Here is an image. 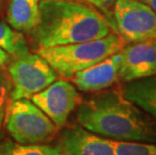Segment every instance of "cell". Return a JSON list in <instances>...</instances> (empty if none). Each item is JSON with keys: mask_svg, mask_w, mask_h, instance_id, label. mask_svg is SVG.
<instances>
[{"mask_svg": "<svg viewBox=\"0 0 156 155\" xmlns=\"http://www.w3.org/2000/svg\"><path fill=\"white\" fill-rule=\"evenodd\" d=\"M0 48L14 57L28 51L23 35L2 22H0Z\"/></svg>", "mask_w": 156, "mask_h": 155, "instance_id": "obj_14", "label": "cell"}, {"mask_svg": "<svg viewBox=\"0 0 156 155\" xmlns=\"http://www.w3.org/2000/svg\"><path fill=\"white\" fill-rule=\"evenodd\" d=\"M62 155H115V141L100 136L82 126L66 129L61 141Z\"/></svg>", "mask_w": 156, "mask_h": 155, "instance_id": "obj_9", "label": "cell"}, {"mask_svg": "<svg viewBox=\"0 0 156 155\" xmlns=\"http://www.w3.org/2000/svg\"><path fill=\"white\" fill-rule=\"evenodd\" d=\"M30 99L58 128L65 126L82 101L77 88L66 80L55 81Z\"/></svg>", "mask_w": 156, "mask_h": 155, "instance_id": "obj_7", "label": "cell"}, {"mask_svg": "<svg viewBox=\"0 0 156 155\" xmlns=\"http://www.w3.org/2000/svg\"><path fill=\"white\" fill-rule=\"evenodd\" d=\"M113 16L126 42L156 41V13L139 0H115Z\"/></svg>", "mask_w": 156, "mask_h": 155, "instance_id": "obj_6", "label": "cell"}, {"mask_svg": "<svg viewBox=\"0 0 156 155\" xmlns=\"http://www.w3.org/2000/svg\"><path fill=\"white\" fill-rule=\"evenodd\" d=\"M77 121L85 129L125 142L156 143V122L127 100L120 90L96 92L77 107Z\"/></svg>", "mask_w": 156, "mask_h": 155, "instance_id": "obj_1", "label": "cell"}, {"mask_svg": "<svg viewBox=\"0 0 156 155\" xmlns=\"http://www.w3.org/2000/svg\"><path fill=\"white\" fill-rule=\"evenodd\" d=\"M10 60V55L0 48V69L3 68Z\"/></svg>", "mask_w": 156, "mask_h": 155, "instance_id": "obj_18", "label": "cell"}, {"mask_svg": "<svg viewBox=\"0 0 156 155\" xmlns=\"http://www.w3.org/2000/svg\"><path fill=\"white\" fill-rule=\"evenodd\" d=\"M120 51L75 74L71 78L75 87L82 92H100L117 83L122 60Z\"/></svg>", "mask_w": 156, "mask_h": 155, "instance_id": "obj_10", "label": "cell"}, {"mask_svg": "<svg viewBox=\"0 0 156 155\" xmlns=\"http://www.w3.org/2000/svg\"><path fill=\"white\" fill-rule=\"evenodd\" d=\"M38 23L30 31L39 48L105 37L111 22L98 10L75 0H41Z\"/></svg>", "mask_w": 156, "mask_h": 155, "instance_id": "obj_2", "label": "cell"}, {"mask_svg": "<svg viewBox=\"0 0 156 155\" xmlns=\"http://www.w3.org/2000/svg\"><path fill=\"white\" fill-rule=\"evenodd\" d=\"M140 2L147 5L151 10H153L156 13V0H139Z\"/></svg>", "mask_w": 156, "mask_h": 155, "instance_id": "obj_19", "label": "cell"}, {"mask_svg": "<svg viewBox=\"0 0 156 155\" xmlns=\"http://www.w3.org/2000/svg\"><path fill=\"white\" fill-rule=\"evenodd\" d=\"M8 75L12 83L11 101L30 99L58 78V74L44 58L28 51L16 57L9 65Z\"/></svg>", "mask_w": 156, "mask_h": 155, "instance_id": "obj_5", "label": "cell"}, {"mask_svg": "<svg viewBox=\"0 0 156 155\" xmlns=\"http://www.w3.org/2000/svg\"><path fill=\"white\" fill-rule=\"evenodd\" d=\"M123 96L156 121V76L127 82L122 86Z\"/></svg>", "mask_w": 156, "mask_h": 155, "instance_id": "obj_11", "label": "cell"}, {"mask_svg": "<svg viewBox=\"0 0 156 155\" xmlns=\"http://www.w3.org/2000/svg\"><path fill=\"white\" fill-rule=\"evenodd\" d=\"M12 139L21 144H41L54 137L58 127L28 99L10 101L4 120Z\"/></svg>", "mask_w": 156, "mask_h": 155, "instance_id": "obj_4", "label": "cell"}, {"mask_svg": "<svg viewBox=\"0 0 156 155\" xmlns=\"http://www.w3.org/2000/svg\"><path fill=\"white\" fill-rule=\"evenodd\" d=\"M80 1L86 2L90 5H93L95 7L101 9L102 11L109 13V9L114 5L115 0H80Z\"/></svg>", "mask_w": 156, "mask_h": 155, "instance_id": "obj_17", "label": "cell"}, {"mask_svg": "<svg viewBox=\"0 0 156 155\" xmlns=\"http://www.w3.org/2000/svg\"><path fill=\"white\" fill-rule=\"evenodd\" d=\"M41 0H10L7 8L9 26L16 31L30 32L38 23Z\"/></svg>", "mask_w": 156, "mask_h": 155, "instance_id": "obj_12", "label": "cell"}, {"mask_svg": "<svg viewBox=\"0 0 156 155\" xmlns=\"http://www.w3.org/2000/svg\"><path fill=\"white\" fill-rule=\"evenodd\" d=\"M1 2H2V0H0V4H1Z\"/></svg>", "mask_w": 156, "mask_h": 155, "instance_id": "obj_20", "label": "cell"}, {"mask_svg": "<svg viewBox=\"0 0 156 155\" xmlns=\"http://www.w3.org/2000/svg\"><path fill=\"white\" fill-rule=\"evenodd\" d=\"M12 83L9 75L0 69V132L4 124L6 112L11 101Z\"/></svg>", "mask_w": 156, "mask_h": 155, "instance_id": "obj_16", "label": "cell"}, {"mask_svg": "<svg viewBox=\"0 0 156 155\" xmlns=\"http://www.w3.org/2000/svg\"><path fill=\"white\" fill-rule=\"evenodd\" d=\"M0 155H62L59 146L44 144H21L15 141L0 142Z\"/></svg>", "mask_w": 156, "mask_h": 155, "instance_id": "obj_13", "label": "cell"}, {"mask_svg": "<svg viewBox=\"0 0 156 155\" xmlns=\"http://www.w3.org/2000/svg\"><path fill=\"white\" fill-rule=\"evenodd\" d=\"M125 44L126 41L118 33H110L94 41L39 48L37 54L44 58L56 74L62 78L71 79L77 72L119 52Z\"/></svg>", "mask_w": 156, "mask_h": 155, "instance_id": "obj_3", "label": "cell"}, {"mask_svg": "<svg viewBox=\"0 0 156 155\" xmlns=\"http://www.w3.org/2000/svg\"><path fill=\"white\" fill-rule=\"evenodd\" d=\"M115 155H156V143L115 141Z\"/></svg>", "mask_w": 156, "mask_h": 155, "instance_id": "obj_15", "label": "cell"}, {"mask_svg": "<svg viewBox=\"0 0 156 155\" xmlns=\"http://www.w3.org/2000/svg\"><path fill=\"white\" fill-rule=\"evenodd\" d=\"M120 52L119 81L127 83L156 76V41L131 42Z\"/></svg>", "mask_w": 156, "mask_h": 155, "instance_id": "obj_8", "label": "cell"}]
</instances>
